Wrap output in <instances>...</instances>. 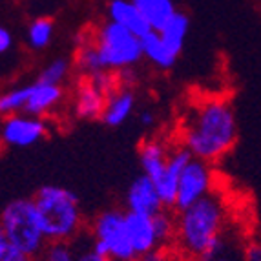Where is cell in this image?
<instances>
[{"label": "cell", "instance_id": "1", "mask_svg": "<svg viewBox=\"0 0 261 261\" xmlns=\"http://www.w3.org/2000/svg\"><path fill=\"white\" fill-rule=\"evenodd\" d=\"M238 117L230 100L212 97L190 105L181 119L177 143L192 157L216 165L238 143Z\"/></svg>", "mask_w": 261, "mask_h": 261}, {"label": "cell", "instance_id": "2", "mask_svg": "<svg viewBox=\"0 0 261 261\" xmlns=\"http://www.w3.org/2000/svg\"><path fill=\"white\" fill-rule=\"evenodd\" d=\"M230 221V206L221 192L208 196L175 212L174 248L187 261H199L221 245Z\"/></svg>", "mask_w": 261, "mask_h": 261}, {"label": "cell", "instance_id": "3", "mask_svg": "<svg viewBox=\"0 0 261 261\" xmlns=\"http://www.w3.org/2000/svg\"><path fill=\"white\" fill-rule=\"evenodd\" d=\"M48 243H71L86 230L79 196L62 185H42L33 196Z\"/></svg>", "mask_w": 261, "mask_h": 261}, {"label": "cell", "instance_id": "4", "mask_svg": "<svg viewBox=\"0 0 261 261\" xmlns=\"http://www.w3.org/2000/svg\"><path fill=\"white\" fill-rule=\"evenodd\" d=\"M0 226L9 245L31 259H39L48 247L33 197H15L8 201L0 210Z\"/></svg>", "mask_w": 261, "mask_h": 261}, {"label": "cell", "instance_id": "5", "mask_svg": "<svg viewBox=\"0 0 261 261\" xmlns=\"http://www.w3.org/2000/svg\"><path fill=\"white\" fill-rule=\"evenodd\" d=\"M128 212L124 206H108L93 216L86 225L99 252L113 261H135L137 254L128 232Z\"/></svg>", "mask_w": 261, "mask_h": 261}, {"label": "cell", "instance_id": "6", "mask_svg": "<svg viewBox=\"0 0 261 261\" xmlns=\"http://www.w3.org/2000/svg\"><path fill=\"white\" fill-rule=\"evenodd\" d=\"M92 39L99 49L100 61L106 71L121 73V71L132 70L143 61L144 55L141 37L110 18L100 24Z\"/></svg>", "mask_w": 261, "mask_h": 261}, {"label": "cell", "instance_id": "7", "mask_svg": "<svg viewBox=\"0 0 261 261\" xmlns=\"http://www.w3.org/2000/svg\"><path fill=\"white\" fill-rule=\"evenodd\" d=\"M51 132L48 117L13 113L0 119V144L8 148H30L44 141Z\"/></svg>", "mask_w": 261, "mask_h": 261}, {"label": "cell", "instance_id": "8", "mask_svg": "<svg viewBox=\"0 0 261 261\" xmlns=\"http://www.w3.org/2000/svg\"><path fill=\"white\" fill-rule=\"evenodd\" d=\"M216 190V172H214V165L206 161H201L192 157L188 165L185 166L181 179H179L177 187V197H175L174 210L188 208L190 205L197 203L205 196H208L210 192Z\"/></svg>", "mask_w": 261, "mask_h": 261}, {"label": "cell", "instance_id": "9", "mask_svg": "<svg viewBox=\"0 0 261 261\" xmlns=\"http://www.w3.org/2000/svg\"><path fill=\"white\" fill-rule=\"evenodd\" d=\"M110 93L93 77H81L71 93L70 112L77 121H100Z\"/></svg>", "mask_w": 261, "mask_h": 261}, {"label": "cell", "instance_id": "10", "mask_svg": "<svg viewBox=\"0 0 261 261\" xmlns=\"http://www.w3.org/2000/svg\"><path fill=\"white\" fill-rule=\"evenodd\" d=\"M122 206L126 212L146 214V216H155L157 212H161L165 208L161 196L157 192L155 181L143 172L139 175H135L132 179V183L128 185L126 192H124V199H122Z\"/></svg>", "mask_w": 261, "mask_h": 261}, {"label": "cell", "instance_id": "11", "mask_svg": "<svg viewBox=\"0 0 261 261\" xmlns=\"http://www.w3.org/2000/svg\"><path fill=\"white\" fill-rule=\"evenodd\" d=\"M192 159V153L188 152L185 146L181 144H174V148L170 152L168 161H166V166L163 170L161 177L155 181V187L159 196H161V201L165 208H172L174 210L175 205V197H177V187H179V179H181V174H183L185 166L188 165V161Z\"/></svg>", "mask_w": 261, "mask_h": 261}, {"label": "cell", "instance_id": "12", "mask_svg": "<svg viewBox=\"0 0 261 261\" xmlns=\"http://www.w3.org/2000/svg\"><path fill=\"white\" fill-rule=\"evenodd\" d=\"M135 110H137L135 88L119 83V86L106 99L105 112L100 115V122L108 128H119L134 117Z\"/></svg>", "mask_w": 261, "mask_h": 261}, {"label": "cell", "instance_id": "13", "mask_svg": "<svg viewBox=\"0 0 261 261\" xmlns=\"http://www.w3.org/2000/svg\"><path fill=\"white\" fill-rule=\"evenodd\" d=\"M172 148H174V144L170 143L168 139H165L163 135L144 137L139 144V150H137L141 172L146 174L148 177H152L153 181H157L161 177L163 170H165Z\"/></svg>", "mask_w": 261, "mask_h": 261}, {"label": "cell", "instance_id": "14", "mask_svg": "<svg viewBox=\"0 0 261 261\" xmlns=\"http://www.w3.org/2000/svg\"><path fill=\"white\" fill-rule=\"evenodd\" d=\"M66 88L61 84H48L37 79L31 83V93L24 113L35 115V117H51L57 110L64 105Z\"/></svg>", "mask_w": 261, "mask_h": 261}, {"label": "cell", "instance_id": "15", "mask_svg": "<svg viewBox=\"0 0 261 261\" xmlns=\"http://www.w3.org/2000/svg\"><path fill=\"white\" fill-rule=\"evenodd\" d=\"M126 219H128L130 240L137 257L159 247V240H157V234H155V225H153V216L128 212Z\"/></svg>", "mask_w": 261, "mask_h": 261}, {"label": "cell", "instance_id": "16", "mask_svg": "<svg viewBox=\"0 0 261 261\" xmlns=\"http://www.w3.org/2000/svg\"><path fill=\"white\" fill-rule=\"evenodd\" d=\"M108 18L117 22L137 37H144L152 31L146 18L143 17L137 6L132 0H110L108 2Z\"/></svg>", "mask_w": 261, "mask_h": 261}, {"label": "cell", "instance_id": "17", "mask_svg": "<svg viewBox=\"0 0 261 261\" xmlns=\"http://www.w3.org/2000/svg\"><path fill=\"white\" fill-rule=\"evenodd\" d=\"M141 46H143V55L144 59L161 71L172 70L175 64H177L179 57H175L174 53L170 51L168 48L163 42L159 31H150L144 37H141Z\"/></svg>", "mask_w": 261, "mask_h": 261}, {"label": "cell", "instance_id": "18", "mask_svg": "<svg viewBox=\"0 0 261 261\" xmlns=\"http://www.w3.org/2000/svg\"><path fill=\"white\" fill-rule=\"evenodd\" d=\"M153 31H161L166 22L177 13L174 0H132Z\"/></svg>", "mask_w": 261, "mask_h": 261}, {"label": "cell", "instance_id": "19", "mask_svg": "<svg viewBox=\"0 0 261 261\" xmlns=\"http://www.w3.org/2000/svg\"><path fill=\"white\" fill-rule=\"evenodd\" d=\"M188 30H190V18L183 11H177L174 17L166 22V26L159 31L165 46L174 53L175 57H179L183 53L185 40L188 37Z\"/></svg>", "mask_w": 261, "mask_h": 261}, {"label": "cell", "instance_id": "20", "mask_svg": "<svg viewBox=\"0 0 261 261\" xmlns=\"http://www.w3.org/2000/svg\"><path fill=\"white\" fill-rule=\"evenodd\" d=\"M243 241L245 236L234 225L228 226L221 245H219L212 254L199 261H245L243 257Z\"/></svg>", "mask_w": 261, "mask_h": 261}, {"label": "cell", "instance_id": "21", "mask_svg": "<svg viewBox=\"0 0 261 261\" xmlns=\"http://www.w3.org/2000/svg\"><path fill=\"white\" fill-rule=\"evenodd\" d=\"M75 68H77V71L81 73V77H90V75L106 71L93 39L86 40L84 44L79 46L77 57H75Z\"/></svg>", "mask_w": 261, "mask_h": 261}, {"label": "cell", "instance_id": "22", "mask_svg": "<svg viewBox=\"0 0 261 261\" xmlns=\"http://www.w3.org/2000/svg\"><path fill=\"white\" fill-rule=\"evenodd\" d=\"M31 93V83L13 86L0 93V117H8L13 113H24Z\"/></svg>", "mask_w": 261, "mask_h": 261}, {"label": "cell", "instance_id": "23", "mask_svg": "<svg viewBox=\"0 0 261 261\" xmlns=\"http://www.w3.org/2000/svg\"><path fill=\"white\" fill-rule=\"evenodd\" d=\"M53 31H55V24H53L51 18H46V17L35 18L28 26V33H26L28 46L31 49H37V51L48 48L53 39Z\"/></svg>", "mask_w": 261, "mask_h": 261}, {"label": "cell", "instance_id": "24", "mask_svg": "<svg viewBox=\"0 0 261 261\" xmlns=\"http://www.w3.org/2000/svg\"><path fill=\"white\" fill-rule=\"evenodd\" d=\"M159 247H174L175 241V210L163 208L153 216Z\"/></svg>", "mask_w": 261, "mask_h": 261}, {"label": "cell", "instance_id": "25", "mask_svg": "<svg viewBox=\"0 0 261 261\" xmlns=\"http://www.w3.org/2000/svg\"><path fill=\"white\" fill-rule=\"evenodd\" d=\"M71 247H73L75 252V261H113L112 257H108L106 254L99 252L93 245V240L90 232L84 230L81 236H77L73 241H71Z\"/></svg>", "mask_w": 261, "mask_h": 261}, {"label": "cell", "instance_id": "26", "mask_svg": "<svg viewBox=\"0 0 261 261\" xmlns=\"http://www.w3.org/2000/svg\"><path fill=\"white\" fill-rule=\"evenodd\" d=\"M71 71V62L66 57H59L55 61H51L49 64H46L42 68V71L39 73V81L48 84H61L64 86V83L68 81Z\"/></svg>", "mask_w": 261, "mask_h": 261}, {"label": "cell", "instance_id": "27", "mask_svg": "<svg viewBox=\"0 0 261 261\" xmlns=\"http://www.w3.org/2000/svg\"><path fill=\"white\" fill-rule=\"evenodd\" d=\"M35 261H75L71 243H48L42 256Z\"/></svg>", "mask_w": 261, "mask_h": 261}, {"label": "cell", "instance_id": "28", "mask_svg": "<svg viewBox=\"0 0 261 261\" xmlns=\"http://www.w3.org/2000/svg\"><path fill=\"white\" fill-rule=\"evenodd\" d=\"M243 257L245 261H261V236H245Z\"/></svg>", "mask_w": 261, "mask_h": 261}, {"label": "cell", "instance_id": "29", "mask_svg": "<svg viewBox=\"0 0 261 261\" xmlns=\"http://www.w3.org/2000/svg\"><path fill=\"white\" fill-rule=\"evenodd\" d=\"M175 256H177V250L174 247H157L139 256L135 261H174Z\"/></svg>", "mask_w": 261, "mask_h": 261}, {"label": "cell", "instance_id": "30", "mask_svg": "<svg viewBox=\"0 0 261 261\" xmlns=\"http://www.w3.org/2000/svg\"><path fill=\"white\" fill-rule=\"evenodd\" d=\"M135 117H137V124H139L143 130H153L157 121H159V115H157V112L152 108V106H144V108H141L139 112L135 113Z\"/></svg>", "mask_w": 261, "mask_h": 261}, {"label": "cell", "instance_id": "31", "mask_svg": "<svg viewBox=\"0 0 261 261\" xmlns=\"http://www.w3.org/2000/svg\"><path fill=\"white\" fill-rule=\"evenodd\" d=\"M0 261H35V259H31L26 254H22L20 250H17L13 245H9L6 248V252L2 254V257H0Z\"/></svg>", "mask_w": 261, "mask_h": 261}, {"label": "cell", "instance_id": "32", "mask_svg": "<svg viewBox=\"0 0 261 261\" xmlns=\"http://www.w3.org/2000/svg\"><path fill=\"white\" fill-rule=\"evenodd\" d=\"M11 46H13V37H11L8 28L0 26V55L8 53L11 49Z\"/></svg>", "mask_w": 261, "mask_h": 261}, {"label": "cell", "instance_id": "33", "mask_svg": "<svg viewBox=\"0 0 261 261\" xmlns=\"http://www.w3.org/2000/svg\"><path fill=\"white\" fill-rule=\"evenodd\" d=\"M8 247H9V241H8V238H6L4 230H2V226H0V257H2V254L6 252Z\"/></svg>", "mask_w": 261, "mask_h": 261}]
</instances>
